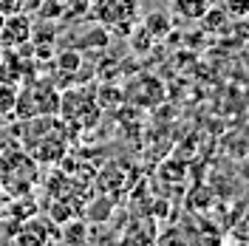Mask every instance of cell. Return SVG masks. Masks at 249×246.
Here are the masks:
<instances>
[{
    "label": "cell",
    "instance_id": "cell-6",
    "mask_svg": "<svg viewBox=\"0 0 249 246\" xmlns=\"http://www.w3.org/2000/svg\"><path fill=\"white\" fill-rule=\"evenodd\" d=\"M31 31H34V17L26 9L17 15H9L0 29V48H20L31 43Z\"/></svg>",
    "mask_w": 249,
    "mask_h": 246
},
{
    "label": "cell",
    "instance_id": "cell-11",
    "mask_svg": "<svg viewBox=\"0 0 249 246\" xmlns=\"http://www.w3.org/2000/svg\"><path fill=\"white\" fill-rule=\"evenodd\" d=\"M218 6L232 17V20H244V17H249V0H221Z\"/></svg>",
    "mask_w": 249,
    "mask_h": 246
},
{
    "label": "cell",
    "instance_id": "cell-12",
    "mask_svg": "<svg viewBox=\"0 0 249 246\" xmlns=\"http://www.w3.org/2000/svg\"><path fill=\"white\" fill-rule=\"evenodd\" d=\"M26 9V0H0V15L9 17V15H17Z\"/></svg>",
    "mask_w": 249,
    "mask_h": 246
},
{
    "label": "cell",
    "instance_id": "cell-1",
    "mask_svg": "<svg viewBox=\"0 0 249 246\" xmlns=\"http://www.w3.org/2000/svg\"><path fill=\"white\" fill-rule=\"evenodd\" d=\"M62 122L68 124L71 133L93 130L102 119V108L96 102V91L88 85H74L65 93H60V110H57Z\"/></svg>",
    "mask_w": 249,
    "mask_h": 246
},
{
    "label": "cell",
    "instance_id": "cell-2",
    "mask_svg": "<svg viewBox=\"0 0 249 246\" xmlns=\"http://www.w3.org/2000/svg\"><path fill=\"white\" fill-rule=\"evenodd\" d=\"M40 127H43V136H34L31 130H26V136L20 139L23 141V150L34 158V161H46V164H54L60 161L65 150H68V124L62 122L57 113H48V116H40Z\"/></svg>",
    "mask_w": 249,
    "mask_h": 246
},
{
    "label": "cell",
    "instance_id": "cell-14",
    "mask_svg": "<svg viewBox=\"0 0 249 246\" xmlns=\"http://www.w3.org/2000/svg\"><path fill=\"white\" fill-rule=\"evenodd\" d=\"M85 3H93V0H85Z\"/></svg>",
    "mask_w": 249,
    "mask_h": 246
},
{
    "label": "cell",
    "instance_id": "cell-4",
    "mask_svg": "<svg viewBox=\"0 0 249 246\" xmlns=\"http://www.w3.org/2000/svg\"><path fill=\"white\" fill-rule=\"evenodd\" d=\"M60 110V91L54 88L51 79H37L26 82L15 93V116L17 119H31V116H48Z\"/></svg>",
    "mask_w": 249,
    "mask_h": 246
},
{
    "label": "cell",
    "instance_id": "cell-5",
    "mask_svg": "<svg viewBox=\"0 0 249 246\" xmlns=\"http://www.w3.org/2000/svg\"><path fill=\"white\" fill-rule=\"evenodd\" d=\"M93 17L99 26L130 34L139 23V0H93Z\"/></svg>",
    "mask_w": 249,
    "mask_h": 246
},
{
    "label": "cell",
    "instance_id": "cell-3",
    "mask_svg": "<svg viewBox=\"0 0 249 246\" xmlns=\"http://www.w3.org/2000/svg\"><path fill=\"white\" fill-rule=\"evenodd\" d=\"M40 161H34L26 150H9L0 156V190L9 195H29L40 178Z\"/></svg>",
    "mask_w": 249,
    "mask_h": 246
},
{
    "label": "cell",
    "instance_id": "cell-10",
    "mask_svg": "<svg viewBox=\"0 0 249 246\" xmlns=\"http://www.w3.org/2000/svg\"><path fill=\"white\" fill-rule=\"evenodd\" d=\"M198 20H201L204 31H210V34H221V31L227 29V23H230V15H227L218 3H213V6L198 17Z\"/></svg>",
    "mask_w": 249,
    "mask_h": 246
},
{
    "label": "cell",
    "instance_id": "cell-8",
    "mask_svg": "<svg viewBox=\"0 0 249 246\" xmlns=\"http://www.w3.org/2000/svg\"><path fill=\"white\" fill-rule=\"evenodd\" d=\"M139 26H142V31H144L153 43H159V40H164V37L170 34L173 20H170V15H164V12H150Z\"/></svg>",
    "mask_w": 249,
    "mask_h": 246
},
{
    "label": "cell",
    "instance_id": "cell-9",
    "mask_svg": "<svg viewBox=\"0 0 249 246\" xmlns=\"http://www.w3.org/2000/svg\"><path fill=\"white\" fill-rule=\"evenodd\" d=\"M215 0H173V12L181 20H198Z\"/></svg>",
    "mask_w": 249,
    "mask_h": 246
},
{
    "label": "cell",
    "instance_id": "cell-13",
    "mask_svg": "<svg viewBox=\"0 0 249 246\" xmlns=\"http://www.w3.org/2000/svg\"><path fill=\"white\" fill-rule=\"evenodd\" d=\"M3 20H6V17H3V15H0V29H3Z\"/></svg>",
    "mask_w": 249,
    "mask_h": 246
},
{
    "label": "cell",
    "instance_id": "cell-7",
    "mask_svg": "<svg viewBox=\"0 0 249 246\" xmlns=\"http://www.w3.org/2000/svg\"><path fill=\"white\" fill-rule=\"evenodd\" d=\"M82 71V54L79 51H60L51 62V82L54 85H77Z\"/></svg>",
    "mask_w": 249,
    "mask_h": 246
}]
</instances>
